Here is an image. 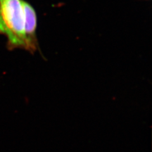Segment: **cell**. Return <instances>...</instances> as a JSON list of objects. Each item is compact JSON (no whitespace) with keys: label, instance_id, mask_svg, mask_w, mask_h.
Returning <instances> with one entry per match:
<instances>
[{"label":"cell","instance_id":"obj_1","mask_svg":"<svg viewBox=\"0 0 152 152\" xmlns=\"http://www.w3.org/2000/svg\"><path fill=\"white\" fill-rule=\"evenodd\" d=\"M0 35L7 37L9 50L28 51L22 0H0Z\"/></svg>","mask_w":152,"mask_h":152},{"label":"cell","instance_id":"obj_2","mask_svg":"<svg viewBox=\"0 0 152 152\" xmlns=\"http://www.w3.org/2000/svg\"><path fill=\"white\" fill-rule=\"evenodd\" d=\"M25 18V34L27 38L28 52L34 53L37 50L38 41L36 36L37 26V14L34 8L28 2L22 0Z\"/></svg>","mask_w":152,"mask_h":152}]
</instances>
